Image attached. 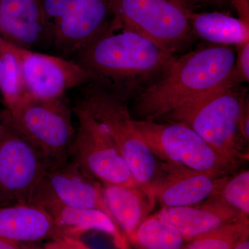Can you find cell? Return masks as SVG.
Here are the masks:
<instances>
[{"instance_id":"cell-4","label":"cell","mask_w":249,"mask_h":249,"mask_svg":"<svg viewBox=\"0 0 249 249\" xmlns=\"http://www.w3.org/2000/svg\"><path fill=\"white\" fill-rule=\"evenodd\" d=\"M71 116L65 96L40 99L26 93L3 117L52 166L70 160L76 133Z\"/></svg>"},{"instance_id":"cell-6","label":"cell","mask_w":249,"mask_h":249,"mask_svg":"<svg viewBox=\"0 0 249 249\" xmlns=\"http://www.w3.org/2000/svg\"><path fill=\"white\" fill-rule=\"evenodd\" d=\"M156 158L217 177L230 175L238 166L214 150L187 124L134 120Z\"/></svg>"},{"instance_id":"cell-28","label":"cell","mask_w":249,"mask_h":249,"mask_svg":"<svg viewBox=\"0 0 249 249\" xmlns=\"http://www.w3.org/2000/svg\"><path fill=\"white\" fill-rule=\"evenodd\" d=\"M240 19L249 22V0H232Z\"/></svg>"},{"instance_id":"cell-25","label":"cell","mask_w":249,"mask_h":249,"mask_svg":"<svg viewBox=\"0 0 249 249\" xmlns=\"http://www.w3.org/2000/svg\"><path fill=\"white\" fill-rule=\"evenodd\" d=\"M71 0H41L42 12L47 22L53 27L66 14Z\"/></svg>"},{"instance_id":"cell-2","label":"cell","mask_w":249,"mask_h":249,"mask_svg":"<svg viewBox=\"0 0 249 249\" xmlns=\"http://www.w3.org/2000/svg\"><path fill=\"white\" fill-rule=\"evenodd\" d=\"M235 58L231 46H199L176 58L163 76L139 93L136 111L142 120L155 121L233 82Z\"/></svg>"},{"instance_id":"cell-19","label":"cell","mask_w":249,"mask_h":249,"mask_svg":"<svg viewBox=\"0 0 249 249\" xmlns=\"http://www.w3.org/2000/svg\"><path fill=\"white\" fill-rule=\"evenodd\" d=\"M188 19L192 32L209 44L237 47L249 42V23L221 13H193Z\"/></svg>"},{"instance_id":"cell-31","label":"cell","mask_w":249,"mask_h":249,"mask_svg":"<svg viewBox=\"0 0 249 249\" xmlns=\"http://www.w3.org/2000/svg\"><path fill=\"white\" fill-rule=\"evenodd\" d=\"M5 130V124L2 121H0V137L2 136Z\"/></svg>"},{"instance_id":"cell-1","label":"cell","mask_w":249,"mask_h":249,"mask_svg":"<svg viewBox=\"0 0 249 249\" xmlns=\"http://www.w3.org/2000/svg\"><path fill=\"white\" fill-rule=\"evenodd\" d=\"M73 55L89 83L124 101L157 81L177 58L150 39L113 24Z\"/></svg>"},{"instance_id":"cell-20","label":"cell","mask_w":249,"mask_h":249,"mask_svg":"<svg viewBox=\"0 0 249 249\" xmlns=\"http://www.w3.org/2000/svg\"><path fill=\"white\" fill-rule=\"evenodd\" d=\"M129 242L136 249H181L186 243L175 228L154 215L142 223Z\"/></svg>"},{"instance_id":"cell-8","label":"cell","mask_w":249,"mask_h":249,"mask_svg":"<svg viewBox=\"0 0 249 249\" xmlns=\"http://www.w3.org/2000/svg\"><path fill=\"white\" fill-rule=\"evenodd\" d=\"M73 112L78 126L70 159L102 185L139 186L103 124L78 101Z\"/></svg>"},{"instance_id":"cell-5","label":"cell","mask_w":249,"mask_h":249,"mask_svg":"<svg viewBox=\"0 0 249 249\" xmlns=\"http://www.w3.org/2000/svg\"><path fill=\"white\" fill-rule=\"evenodd\" d=\"M83 86L78 102L106 127L136 181L155 200L152 186L160 165L136 127L125 101L93 83Z\"/></svg>"},{"instance_id":"cell-3","label":"cell","mask_w":249,"mask_h":249,"mask_svg":"<svg viewBox=\"0 0 249 249\" xmlns=\"http://www.w3.org/2000/svg\"><path fill=\"white\" fill-rule=\"evenodd\" d=\"M248 101L246 90L229 82L167 116L187 124L218 153L239 167L249 160L248 144L239 129L241 114Z\"/></svg>"},{"instance_id":"cell-17","label":"cell","mask_w":249,"mask_h":249,"mask_svg":"<svg viewBox=\"0 0 249 249\" xmlns=\"http://www.w3.org/2000/svg\"><path fill=\"white\" fill-rule=\"evenodd\" d=\"M50 214L62 236L78 237L89 231L105 232L112 237L119 249H131L127 237L112 217L97 209L69 207L58 204L42 206Z\"/></svg>"},{"instance_id":"cell-30","label":"cell","mask_w":249,"mask_h":249,"mask_svg":"<svg viewBox=\"0 0 249 249\" xmlns=\"http://www.w3.org/2000/svg\"><path fill=\"white\" fill-rule=\"evenodd\" d=\"M232 249H249V234L244 235L240 240L237 241Z\"/></svg>"},{"instance_id":"cell-9","label":"cell","mask_w":249,"mask_h":249,"mask_svg":"<svg viewBox=\"0 0 249 249\" xmlns=\"http://www.w3.org/2000/svg\"><path fill=\"white\" fill-rule=\"evenodd\" d=\"M0 137V206L29 204L49 163L43 156L3 118Z\"/></svg>"},{"instance_id":"cell-22","label":"cell","mask_w":249,"mask_h":249,"mask_svg":"<svg viewBox=\"0 0 249 249\" xmlns=\"http://www.w3.org/2000/svg\"><path fill=\"white\" fill-rule=\"evenodd\" d=\"M0 59L2 63L0 91L6 109L17 102L26 93L20 66L9 44L1 40Z\"/></svg>"},{"instance_id":"cell-14","label":"cell","mask_w":249,"mask_h":249,"mask_svg":"<svg viewBox=\"0 0 249 249\" xmlns=\"http://www.w3.org/2000/svg\"><path fill=\"white\" fill-rule=\"evenodd\" d=\"M0 38L35 52L53 49V28L41 0H0Z\"/></svg>"},{"instance_id":"cell-18","label":"cell","mask_w":249,"mask_h":249,"mask_svg":"<svg viewBox=\"0 0 249 249\" xmlns=\"http://www.w3.org/2000/svg\"><path fill=\"white\" fill-rule=\"evenodd\" d=\"M102 191L113 219L129 241L149 217L155 201L140 186L106 184Z\"/></svg>"},{"instance_id":"cell-32","label":"cell","mask_w":249,"mask_h":249,"mask_svg":"<svg viewBox=\"0 0 249 249\" xmlns=\"http://www.w3.org/2000/svg\"><path fill=\"white\" fill-rule=\"evenodd\" d=\"M1 73H2V63L0 59V86H1Z\"/></svg>"},{"instance_id":"cell-27","label":"cell","mask_w":249,"mask_h":249,"mask_svg":"<svg viewBox=\"0 0 249 249\" xmlns=\"http://www.w3.org/2000/svg\"><path fill=\"white\" fill-rule=\"evenodd\" d=\"M239 129L241 135L245 142L249 144V101L243 108L239 121Z\"/></svg>"},{"instance_id":"cell-11","label":"cell","mask_w":249,"mask_h":249,"mask_svg":"<svg viewBox=\"0 0 249 249\" xmlns=\"http://www.w3.org/2000/svg\"><path fill=\"white\" fill-rule=\"evenodd\" d=\"M9 44L20 66L26 92L40 99L65 96L89 83V74L74 60Z\"/></svg>"},{"instance_id":"cell-13","label":"cell","mask_w":249,"mask_h":249,"mask_svg":"<svg viewBox=\"0 0 249 249\" xmlns=\"http://www.w3.org/2000/svg\"><path fill=\"white\" fill-rule=\"evenodd\" d=\"M110 0H71L53 29V49L70 55L109 29L114 22Z\"/></svg>"},{"instance_id":"cell-26","label":"cell","mask_w":249,"mask_h":249,"mask_svg":"<svg viewBox=\"0 0 249 249\" xmlns=\"http://www.w3.org/2000/svg\"><path fill=\"white\" fill-rule=\"evenodd\" d=\"M40 249H90L89 247L78 237L60 236L49 241Z\"/></svg>"},{"instance_id":"cell-29","label":"cell","mask_w":249,"mask_h":249,"mask_svg":"<svg viewBox=\"0 0 249 249\" xmlns=\"http://www.w3.org/2000/svg\"><path fill=\"white\" fill-rule=\"evenodd\" d=\"M0 249H31L23 247L22 243L0 238Z\"/></svg>"},{"instance_id":"cell-23","label":"cell","mask_w":249,"mask_h":249,"mask_svg":"<svg viewBox=\"0 0 249 249\" xmlns=\"http://www.w3.org/2000/svg\"><path fill=\"white\" fill-rule=\"evenodd\" d=\"M217 196L240 214L249 217V170L229 175Z\"/></svg>"},{"instance_id":"cell-33","label":"cell","mask_w":249,"mask_h":249,"mask_svg":"<svg viewBox=\"0 0 249 249\" xmlns=\"http://www.w3.org/2000/svg\"><path fill=\"white\" fill-rule=\"evenodd\" d=\"M202 1H214V2H221V1H224V0H202Z\"/></svg>"},{"instance_id":"cell-7","label":"cell","mask_w":249,"mask_h":249,"mask_svg":"<svg viewBox=\"0 0 249 249\" xmlns=\"http://www.w3.org/2000/svg\"><path fill=\"white\" fill-rule=\"evenodd\" d=\"M110 4L116 29L140 34L170 53L191 40L190 10L175 0H110Z\"/></svg>"},{"instance_id":"cell-34","label":"cell","mask_w":249,"mask_h":249,"mask_svg":"<svg viewBox=\"0 0 249 249\" xmlns=\"http://www.w3.org/2000/svg\"><path fill=\"white\" fill-rule=\"evenodd\" d=\"M1 39L0 38V44H1Z\"/></svg>"},{"instance_id":"cell-21","label":"cell","mask_w":249,"mask_h":249,"mask_svg":"<svg viewBox=\"0 0 249 249\" xmlns=\"http://www.w3.org/2000/svg\"><path fill=\"white\" fill-rule=\"evenodd\" d=\"M249 217L240 214L215 230L186 242L181 249H232L237 241L249 234Z\"/></svg>"},{"instance_id":"cell-16","label":"cell","mask_w":249,"mask_h":249,"mask_svg":"<svg viewBox=\"0 0 249 249\" xmlns=\"http://www.w3.org/2000/svg\"><path fill=\"white\" fill-rule=\"evenodd\" d=\"M60 236L53 218L42 206H0V238L23 244L52 240Z\"/></svg>"},{"instance_id":"cell-10","label":"cell","mask_w":249,"mask_h":249,"mask_svg":"<svg viewBox=\"0 0 249 249\" xmlns=\"http://www.w3.org/2000/svg\"><path fill=\"white\" fill-rule=\"evenodd\" d=\"M29 204L40 206L58 204L97 209L112 217L103 196L102 184L90 178L70 158L47 168L34 188Z\"/></svg>"},{"instance_id":"cell-12","label":"cell","mask_w":249,"mask_h":249,"mask_svg":"<svg viewBox=\"0 0 249 249\" xmlns=\"http://www.w3.org/2000/svg\"><path fill=\"white\" fill-rule=\"evenodd\" d=\"M229 176H214L164 162L159 165L152 194L163 207L191 206L217 196Z\"/></svg>"},{"instance_id":"cell-15","label":"cell","mask_w":249,"mask_h":249,"mask_svg":"<svg viewBox=\"0 0 249 249\" xmlns=\"http://www.w3.org/2000/svg\"><path fill=\"white\" fill-rule=\"evenodd\" d=\"M240 214L214 196L191 206L163 207L154 216L175 228L188 242L231 222Z\"/></svg>"},{"instance_id":"cell-24","label":"cell","mask_w":249,"mask_h":249,"mask_svg":"<svg viewBox=\"0 0 249 249\" xmlns=\"http://www.w3.org/2000/svg\"><path fill=\"white\" fill-rule=\"evenodd\" d=\"M236 58L232 80L236 84L249 81V42L235 47Z\"/></svg>"}]
</instances>
